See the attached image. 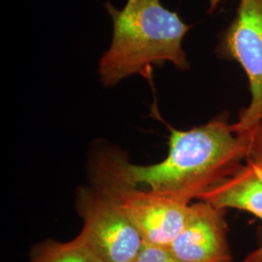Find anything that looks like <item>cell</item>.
Returning <instances> with one entry per match:
<instances>
[{
  "label": "cell",
  "instance_id": "5",
  "mask_svg": "<svg viewBox=\"0 0 262 262\" xmlns=\"http://www.w3.org/2000/svg\"><path fill=\"white\" fill-rule=\"evenodd\" d=\"M77 210L83 220L79 235L105 262H135L144 241L118 203L103 190L82 187Z\"/></svg>",
  "mask_w": 262,
  "mask_h": 262
},
{
  "label": "cell",
  "instance_id": "7",
  "mask_svg": "<svg viewBox=\"0 0 262 262\" xmlns=\"http://www.w3.org/2000/svg\"><path fill=\"white\" fill-rule=\"evenodd\" d=\"M198 200L250 213L262 221V157L247 159L233 176L208 190ZM243 262H262V242Z\"/></svg>",
  "mask_w": 262,
  "mask_h": 262
},
{
  "label": "cell",
  "instance_id": "3",
  "mask_svg": "<svg viewBox=\"0 0 262 262\" xmlns=\"http://www.w3.org/2000/svg\"><path fill=\"white\" fill-rule=\"evenodd\" d=\"M94 180L122 208L145 245L169 248L186 224L189 204L132 185L118 172L111 152L97 159Z\"/></svg>",
  "mask_w": 262,
  "mask_h": 262
},
{
  "label": "cell",
  "instance_id": "4",
  "mask_svg": "<svg viewBox=\"0 0 262 262\" xmlns=\"http://www.w3.org/2000/svg\"><path fill=\"white\" fill-rule=\"evenodd\" d=\"M216 53L238 62L250 85L251 102L232 123L235 133L262 124V0H240L234 19L220 39Z\"/></svg>",
  "mask_w": 262,
  "mask_h": 262
},
{
  "label": "cell",
  "instance_id": "10",
  "mask_svg": "<svg viewBox=\"0 0 262 262\" xmlns=\"http://www.w3.org/2000/svg\"><path fill=\"white\" fill-rule=\"evenodd\" d=\"M249 133L251 136L250 158L262 157V124L258 127H256L255 129L249 131Z\"/></svg>",
  "mask_w": 262,
  "mask_h": 262
},
{
  "label": "cell",
  "instance_id": "11",
  "mask_svg": "<svg viewBox=\"0 0 262 262\" xmlns=\"http://www.w3.org/2000/svg\"><path fill=\"white\" fill-rule=\"evenodd\" d=\"M222 1H224V0H210V10H209V12L210 13L213 12L216 8V6L219 5V3H221Z\"/></svg>",
  "mask_w": 262,
  "mask_h": 262
},
{
  "label": "cell",
  "instance_id": "1",
  "mask_svg": "<svg viewBox=\"0 0 262 262\" xmlns=\"http://www.w3.org/2000/svg\"><path fill=\"white\" fill-rule=\"evenodd\" d=\"M168 148L165 159L150 165L111 156L118 172L132 185L190 204L242 167L250 158L251 136L235 133L225 112L188 130L172 129Z\"/></svg>",
  "mask_w": 262,
  "mask_h": 262
},
{
  "label": "cell",
  "instance_id": "6",
  "mask_svg": "<svg viewBox=\"0 0 262 262\" xmlns=\"http://www.w3.org/2000/svg\"><path fill=\"white\" fill-rule=\"evenodd\" d=\"M227 210L207 201L189 204L187 221L168 249L182 262H234Z\"/></svg>",
  "mask_w": 262,
  "mask_h": 262
},
{
  "label": "cell",
  "instance_id": "9",
  "mask_svg": "<svg viewBox=\"0 0 262 262\" xmlns=\"http://www.w3.org/2000/svg\"><path fill=\"white\" fill-rule=\"evenodd\" d=\"M135 262H182L168 248L145 245Z\"/></svg>",
  "mask_w": 262,
  "mask_h": 262
},
{
  "label": "cell",
  "instance_id": "2",
  "mask_svg": "<svg viewBox=\"0 0 262 262\" xmlns=\"http://www.w3.org/2000/svg\"><path fill=\"white\" fill-rule=\"evenodd\" d=\"M112 19L110 47L100 57L98 75L112 88L135 74L147 75L150 67L170 62L179 70L189 68L183 40L190 26L160 0H127L122 9L105 5Z\"/></svg>",
  "mask_w": 262,
  "mask_h": 262
},
{
  "label": "cell",
  "instance_id": "8",
  "mask_svg": "<svg viewBox=\"0 0 262 262\" xmlns=\"http://www.w3.org/2000/svg\"><path fill=\"white\" fill-rule=\"evenodd\" d=\"M29 262H105L78 234L67 242L48 240L31 250Z\"/></svg>",
  "mask_w": 262,
  "mask_h": 262
}]
</instances>
